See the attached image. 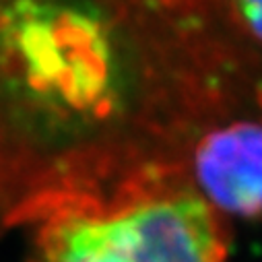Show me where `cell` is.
Instances as JSON below:
<instances>
[{"label": "cell", "instance_id": "obj_1", "mask_svg": "<svg viewBox=\"0 0 262 262\" xmlns=\"http://www.w3.org/2000/svg\"><path fill=\"white\" fill-rule=\"evenodd\" d=\"M203 0H0V235L188 182L244 75Z\"/></svg>", "mask_w": 262, "mask_h": 262}, {"label": "cell", "instance_id": "obj_2", "mask_svg": "<svg viewBox=\"0 0 262 262\" xmlns=\"http://www.w3.org/2000/svg\"><path fill=\"white\" fill-rule=\"evenodd\" d=\"M229 244L225 215L190 180L35 225L27 262H225Z\"/></svg>", "mask_w": 262, "mask_h": 262}, {"label": "cell", "instance_id": "obj_3", "mask_svg": "<svg viewBox=\"0 0 262 262\" xmlns=\"http://www.w3.org/2000/svg\"><path fill=\"white\" fill-rule=\"evenodd\" d=\"M194 188L223 215L262 217V118L211 128L190 157Z\"/></svg>", "mask_w": 262, "mask_h": 262}, {"label": "cell", "instance_id": "obj_4", "mask_svg": "<svg viewBox=\"0 0 262 262\" xmlns=\"http://www.w3.org/2000/svg\"><path fill=\"white\" fill-rule=\"evenodd\" d=\"M233 17L258 41H262V0H231Z\"/></svg>", "mask_w": 262, "mask_h": 262}]
</instances>
